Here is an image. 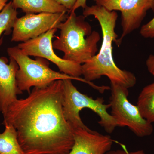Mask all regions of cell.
<instances>
[{
	"label": "cell",
	"mask_w": 154,
	"mask_h": 154,
	"mask_svg": "<svg viewBox=\"0 0 154 154\" xmlns=\"http://www.w3.org/2000/svg\"><path fill=\"white\" fill-rule=\"evenodd\" d=\"M63 80L44 88H33L3 114V124L17 131L26 154H68L74 143V129L64 115Z\"/></svg>",
	"instance_id": "6da1fadb"
},
{
	"label": "cell",
	"mask_w": 154,
	"mask_h": 154,
	"mask_svg": "<svg viewBox=\"0 0 154 154\" xmlns=\"http://www.w3.org/2000/svg\"><path fill=\"white\" fill-rule=\"evenodd\" d=\"M83 15L94 16L101 26L103 36L102 46L99 53L82 65V75L89 82L107 76L110 83L118 84L129 89L137 82L135 75L131 72L121 69L116 64L113 56V42H117L118 36L115 32L118 14L103 6L96 5L84 9Z\"/></svg>",
	"instance_id": "7a4b0ae2"
},
{
	"label": "cell",
	"mask_w": 154,
	"mask_h": 154,
	"mask_svg": "<svg viewBox=\"0 0 154 154\" xmlns=\"http://www.w3.org/2000/svg\"><path fill=\"white\" fill-rule=\"evenodd\" d=\"M69 13L66 20L59 26L60 33L53 46L63 53L64 59L82 65L96 55L100 35L92 30L83 15L78 16L75 11Z\"/></svg>",
	"instance_id": "3957f363"
},
{
	"label": "cell",
	"mask_w": 154,
	"mask_h": 154,
	"mask_svg": "<svg viewBox=\"0 0 154 154\" xmlns=\"http://www.w3.org/2000/svg\"><path fill=\"white\" fill-rule=\"evenodd\" d=\"M7 52L19 66L16 80L18 88L21 92L27 91L29 94L32 87L44 88L54 81L65 79L80 81L88 84L97 91L102 90V86L89 82L81 77L75 78L53 70L49 67L50 63L47 60L39 57L32 59L18 46L8 48Z\"/></svg>",
	"instance_id": "277c9868"
},
{
	"label": "cell",
	"mask_w": 154,
	"mask_h": 154,
	"mask_svg": "<svg viewBox=\"0 0 154 154\" xmlns=\"http://www.w3.org/2000/svg\"><path fill=\"white\" fill-rule=\"evenodd\" d=\"M71 79L63 80V111L67 121L74 128L88 129L89 128L83 123L80 112L85 108H89L100 117L98 123L108 134H111L117 127L114 119L108 113L110 104H105L103 98L94 99L88 95L82 94L72 83Z\"/></svg>",
	"instance_id": "5b68a950"
},
{
	"label": "cell",
	"mask_w": 154,
	"mask_h": 154,
	"mask_svg": "<svg viewBox=\"0 0 154 154\" xmlns=\"http://www.w3.org/2000/svg\"><path fill=\"white\" fill-rule=\"evenodd\" d=\"M110 84V114L117 127H127L138 137L151 135L154 130L152 124L142 116L137 105L128 101V89L116 83Z\"/></svg>",
	"instance_id": "8992f818"
},
{
	"label": "cell",
	"mask_w": 154,
	"mask_h": 154,
	"mask_svg": "<svg viewBox=\"0 0 154 154\" xmlns=\"http://www.w3.org/2000/svg\"><path fill=\"white\" fill-rule=\"evenodd\" d=\"M68 16L66 12L26 14L16 20L12 30L11 41L25 42L51 29H58Z\"/></svg>",
	"instance_id": "52a82bcc"
},
{
	"label": "cell",
	"mask_w": 154,
	"mask_h": 154,
	"mask_svg": "<svg viewBox=\"0 0 154 154\" xmlns=\"http://www.w3.org/2000/svg\"><path fill=\"white\" fill-rule=\"evenodd\" d=\"M57 29H51L36 38L19 43L17 46L26 55L42 58L54 63L60 72L80 78L82 75V65L66 60L54 52L52 39Z\"/></svg>",
	"instance_id": "ba28073f"
},
{
	"label": "cell",
	"mask_w": 154,
	"mask_h": 154,
	"mask_svg": "<svg viewBox=\"0 0 154 154\" xmlns=\"http://www.w3.org/2000/svg\"><path fill=\"white\" fill-rule=\"evenodd\" d=\"M96 4L121 12L122 33L116 43L119 46L125 36L139 28L147 11H154V0H100Z\"/></svg>",
	"instance_id": "9c48e42d"
},
{
	"label": "cell",
	"mask_w": 154,
	"mask_h": 154,
	"mask_svg": "<svg viewBox=\"0 0 154 154\" xmlns=\"http://www.w3.org/2000/svg\"><path fill=\"white\" fill-rule=\"evenodd\" d=\"M74 143L68 154H105L111 149L114 140L90 128L74 129Z\"/></svg>",
	"instance_id": "30bf717a"
},
{
	"label": "cell",
	"mask_w": 154,
	"mask_h": 154,
	"mask_svg": "<svg viewBox=\"0 0 154 154\" xmlns=\"http://www.w3.org/2000/svg\"><path fill=\"white\" fill-rule=\"evenodd\" d=\"M3 38H0V46ZM19 66L14 59L0 57V111L6 113L10 105L17 99V96L22 94L17 86L16 75Z\"/></svg>",
	"instance_id": "8fae6325"
},
{
	"label": "cell",
	"mask_w": 154,
	"mask_h": 154,
	"mask_svg": "<svg viewBox=\"0 0 154 154\" xmlns=\"http://www.w3.org/2000/svg\"><path fill=\"white\" fill-rule=\"evenodd\" d=\"M16 9H20L26 14L68 12L67 9L54 0H12Z\"/></svg>",
	"instance_id": "7c38bea8"
},
{
	"label": "cell",
	"mask_w": 154,
	"mask_h": 154,
	"mask_svg": "<svg viewBox=\"0 0 154 154\" xmlns=\"http://www.w3.org/2000/svg\"><path fill=\"white\" fill-rule=\"evenodd\" d=\"M4 132L0 133V154H26L20 145L17 131L11 125H5Z\"/></svg>",
	"instance_id": "4fadbf2b"
},
{
	"label": "cell",
	"mask_w": 154,
	"mask_h": 154,
	"mask_svg": "<svg viewBox=\"0 0 154 154\" xmlns=\"http://www.w3.org/2000/svg\"><path fill=\"white\" fill-rule=\"evenodd\" d=\"M137 106L142 116L150 123H154V82L145 86L141 91Z\"/></svg>",
	"instance_id": "5bb4252c"
},
{
	"label": "cell",
	"mask_w": 154,
	"mask_h": 154,
	"mask_svg": "<svg viewBox=\"0 0 154 154\" xmlns=\"http://www.w3.org/2000/svg\"><path fill=\"white\" fill-rule=\"evenodd\" d=\"M17 15V9L10 1L0 12V37L4 32L9 34L12 32Z\"/></svg>",
	"instance_id": "9a60e30c"
},
{
	"label": "cell",
	"mask_w": 154,
	"mask_h": 154,
	"mask_svg": "<svg viewBox=\"0 0 154 154\" xmlns=\"http://www.w3.org/2000/svg\"><path fill=\"white\" fill-rule=\"evenodd\" d=\"M140 34L144 38H154V17L149 22L141 27L140 30Z\"/></svg>",
	"instance_id": "2e32d148"
},
{
	"label": "cell",
	"mask_w": 154,
	"mask_h": 154,
	"mask_svg": "<svg viewBox=\"0 0 154 154\" xmlns=\"http://www.w3.org/2000/svg\"><path fill=\"white\" fill-rule=\"evenodd\" d=\"M61 5L67 9L69 12L71 11L78 0H54Z\"/></svg>",
	"instance_id": "e0dca14e"
},
{
	"label": "cell",
	"mask_w": 154,
	"mask_h": 154,
	"mask_svg": "<svg viewBox=\"0 0 154 154\" xmlns=\"http://www.w3.org/2000/svg\"><path fill=\"white\" fill-rule=\"evenodd\" d=\"M105 154H146L142 150L135 151L129 152L125 148L123 149L117 150L109 151Z\"/></svg>",
	"instance_id": "ac0fdd59"
},
{
	"label": "cell",
	"mask_w": 154,
	"mask_h": 154,
	"mask_svg": "<svg viewBox=\"0 0 154 154\" xmlns=\"http://www.w3.org/2000/svg\"><path fill=\"white\" fill-rule=\"evenodd\" d=\"M146 66L149 72L154 77V55L149 56L146 61Z\"/></svg>",
	"instance_id": "d6986e66"
},
{
	"label": "cell",
	"mask_w": 154,
	"mask_h": 154,
	"mask_svg": "<svg viewBox=\"0 0 154 154\" xmlns=\"http://www.w3.org/2000/svg\"><path fill=\"white\" fill-rule=\"evenodd\" d=\"M87 0H78L76 3L75 4L73 8L70 11H75L76 10L79 8H82L83 9H85L87 7Z\"/></svg>",
	"instance_id": "ffe728a7"
},
{
	"label": "cell",
	"mask_w": 154,
	"mask_h": 154,
	"mask_svg": "<svg viewBox=\"0 0 154 154\" xmlns=\"http://www.w3.org/2000/svg\"><path fill=\"white\" fill-rule=\"evenodd\" d=\"M9 0H0V12L7 5Z\"/></svg>",
	"instance_id": "44dd1931"
},
{
	"label": "cell",
	"mask_w": 154,
	"mask_h": 154,
	"mask_svg": "<svg viewBox=\"0 0 154 154\" xmlns=\"http://www.w3.org/2000/svg\"><path fill=\"white\" fill-rule=\"evenodd\" d=\"M94 1H96V2H97V1H100V0H94Z\"/></svg>",
	"instance_id": "7402d4cb"
}]
</instances>
